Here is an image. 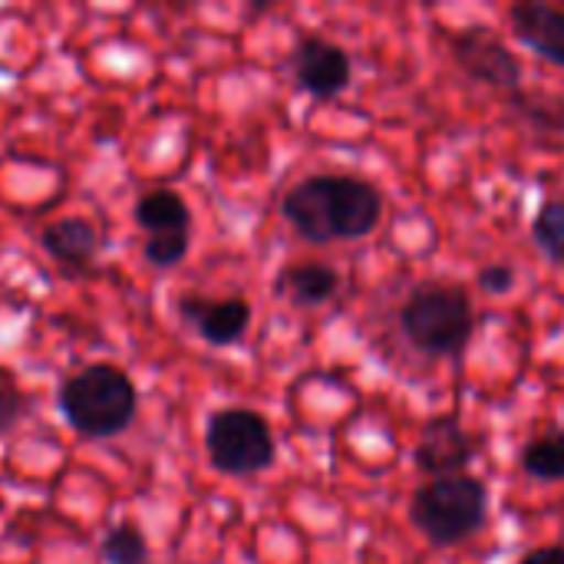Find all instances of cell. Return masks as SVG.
Segmentation results:
<instances>
[{
    "mask_svg": "<svg viewBox=\"0 0 564 564\" xmlns=\"http://www.w3.org/2000/svg\"><path fill=\"white\" fill-rule=\"evenodd\" d=\"M383 192L364 175L314 172L284 192L281 215L301 241L324 248L370 238L383 221Z\"/></svg>",
    "mask_w": 564,
    "mask_h": 564,
    "instance_id": "1",
    "label": "cell"
},
{
    "mask_svg": "<svg viewBox=\"0 0 564 564\" xmlns=\"http://www.w3.org/2000/svg\"><path fill=\"white\" fill-rule=\"evenodd\" d=\"M208 466L228 479H251L278 463V443L271 423L248 406L215 410L205 423Z\"/></svg>",
    "mask_w": 564,
    "mask_h": 564,
    "instance_id": "5",
    "label": "cell"
},
{
    "mask_svg": "<svg viewBox=\"0 0 564 564\" xmlns=\"http://www.w3.org/2000/svg\"><path fill=\"white\" fill-rule=\"evenodd\" d=\"M522 469L535 482H564V430H545L522 446Z\"/></svg>",
    "mask_w": 564,
    "mask_h": 564,
    "instance_id": "15",
    "label": "cell"
},
{
    "mask_svg": "<svg viewBox=\"0 0 564 564\" xmlns=\"http://www.w3.org/2000/svg\"><path fill=\"white\" fill-rule=\"evenodd\" d=\"M532 241L549 264H564V192L539 205L532 218Z\"/></svg>",
    "mask_w": 564,
    "mask_h": 564,
    "instance_id": "16",
    "label": "cell"
},
{
    "mask_svg": "<svg viewBox=\"0 0 564 564\" xmlns=\"http://www.w3.org/2000/svg\"><path fill=\"white\" fill-rule=\"evenodd\" d=\"M188 245H192V235H152L142 245V258H145V264H152L159 271H172L175 264L185 261Z\"/></svg>",
    "mask_w": 564,
    "mask_h": 564,
    "instance_id": "18",
    "label": "cell"
},
{
    "mask_svg": "<svg viewBox=\"0 0 564 564\" xmlns=\"http://www.w3.org/2000/svg\"><path fill=\"white\" fill-rule=\"evenodd\" d=\"M178 317L208 344V347H235L251 327V304L245 297H205L182 294Z\"/></svg>",
    "mask_w": 564,
    "mask_h": 564,
    "instance_id": "9",
    "label": "cell"
},
{
    "mask_svg": "<svg viewBox=\"0 0 564 564\" xmlns=\"http://www.w3.org/2000/svg\"><path fill=\"white\" fill-rule=\"evenodd\" d=\"M403 340L430 360H459L476 334V304L463 284L420 281L397 311Z\"/></svg>",
    "mask_w": 564,
    "mask_h": 564,
    "instance_id": "2",
    "label": "cell"
},
{
    "mask_svg": "<svg viewBox=\"0 0 564 564\" xmlns=\"http://www.w3.org/2000/svg\"><path fill=\"white\" fill-rule=\"evenodd\" d=\"M135 225L152 238V235H192V212L188 202L175 188H149L139 195L135 208Z\"/></svg>",
    "mask_w": 564,
    "mask_h": 564,
    "instance_id": "13",
    "label": "cell"
},
{
    "mask_svg": "<svg viewBox=\"0 0 564 564\" xmlns=\"http://www.w3.org/2000/svg\"><path fill=\"white\" fill-rule=\"evenodd\" d=\"M291 73L301 93H307L317 102L337 99L354 83V59L350 53L317 33H307L294 43L291 53Z\"/></svg>",
    "mask_w": 564,
    "mask_h": 564,
    "instance_id": "8",
    "label": "cell"
},
{
    "mask_svg": "<svg viewBox=\"0 0 564 564\" xmlns=\"http://www.w3.org/2000/svg\"><path fill=\"white\" fill-rule=\"evenodd\" d=\"M512 36L539 59L564 69V7L545 0H522L509 7Z\"/></svg>",
    "mask_w": 564,
    "mask_h": 564,
    "instance_id": "10",
    "label": "cell"
},
{
    "mask_svg": "<svg viewBox=\"0 0 564 564\" xmlns=\"http://www.w3.org/2000/svg\"><path fill=\"white\" fill-rule=\"evenodd\" d=\"M40 245L43 251L66 271H89L93 261L99 258L102 248V235L89 218L69 215V218H56L40 231Z\"/></svg>",
    "mask_w": 564,
    "mask_h": 564,
    "instance_id": "12",
    "label": "cell"
},
{
    "mask_svg": "<svg viewBox=\"0 0 564 564\" xmlns=\"http://www.w3.org/2000/svg\"><path fill=\"white\" fill-rule=\"evenodd\" d=\"M340 271L327 261H291L274 278V297L301 311H317L340 294Z\"/></svg>",
    "mask_w": 564,
    "mask_h": 564,
    "instance_id": "11",
    "label": "cell"
},
{
    "mask_svg": "<svg viewBox=\"0 0 564 564\" xmlns=\"http://www.w3.org/2000/svg\"><path fill=\"white\" fill-rule=\"evenodd\" d=\"M506 99L516 119L529 126L532 132L564 135V96L545 93V89H519Z\"/></svg>",
    "mask_w": 564,
    "mask_h": 564,
    "instance_id": "14",
    "label": "cell"
},
{
    "mask_svg": "<svg viewBox=\"0 0 564 564\" xmlns=\"http://www.w3.org/2000/svg\"><path fill=\"white\" fill-rule=\"evenodd\" d=\"M410 525L430 549H456L476 539L489 522V486L479 476H443L416 486Z\"/></svg>",
    "mask_w": 564,
    "mask_h": 564,
    "instance_id": "4",
    "label": "cell"
},
{
    "mask_svg": "<svg viewBox=\"0 0 564 564\" xmlns=\"http://www.w3.org/2000/svg\"><path fill=\"white\" fill-rule=\"evenodd\" d=\"M516 281H519V271L516 264L509 261H492V264H482L476 271V288L489 297H506L516 291Z\"/></svg>",
    "mask_w": 564,
    "mask_h": 564,
    "instance_id": "19",
    "label": "cell"
},
{
    "mask_svg": "<svg viewBox=\"0 0 564 564\" xmlns=\"http://www.w3.org/2000/svg\"><path fill=\"white\" fill-rule=\"evenodd\" d=\"M482 453V433L469 430L456 413H443L423 423L413 446V466L426 479L463 476Z\"/></svg>",
    "mask_w": 564,
    "mask_h": 564,
    "instance_id": "7",
    "label": "cell"
},
{
    "mask_svg": "<svg viewBox=\"0 0 564 564\" xmlns=\"http://www.w3.org/2000/svg\"><path fill=\"white\" fill-rule=\"evenodd\" d=\"M26 413V393L13 383L7 370H0V440L23 420Z\"/></svg>",
    "mask_w": 564,
    "mask_h": 564,
    "instance_id": "20",
    "label": "cell"
},
{
    "mask_svg": "<svg viewBox=\"0 0 564 564\" xmlns=\"http://www.w3.org/2000/svg\"><path fill=\"white\" fill-rule=\"evenodd\" d=\"M59 413L86 440L122 436L139 413V393L132 377L116 364H86L59 387Z\"/></svg>",
    "mask_w": 564,
    "mask_h": 564,
    "instance_id": "3",
    "label": "cell"
},
{
    "mask_svg": "<svg viewBox=\"0 0 564 564\" xmlns=\"http://www.w3.org/2000/svg\"><path fill=\"white\" fill-rule=\"evenodd\" d=\"M99 558L102 564H152L149 562V542L132 522H122L102 535Z\"/></svg>",
    "mask_w": 564,
    "mask_h": 564,
    "instance_id": "17",
    "label": "cell"
},
{
    "mask_svg": "<svg viewBox=\"0 0 564 564\" xmlns=\"http://www.w3.org/2000/svg\"><path fill=\"white\" fill-rule=\"evenodd\" d=\"M449 56L453 63L476 83L499 89L506 96L525 89V66L512 46L496 36L486 23H469L449 36Z\"/></svg>",
    "mask_w": 564,
    "mask_h": 564,
    "instance_id": "6",
    "label": "cell"
},
{
    "mask_svg": "<svg viewBox=\"0 0 564 564\" xmlns=\"http://www.w3.org/2000/svg\"><path fill=\"white\" fill-rule=\"evenodd\" d=\"M516 564H564V545H539V549H529Z\"/></svg>",
    "mask_w": 564,
    "mask_h": 564,
    "instance_id": "21",
    "label": "cell"
}]
</instances>
